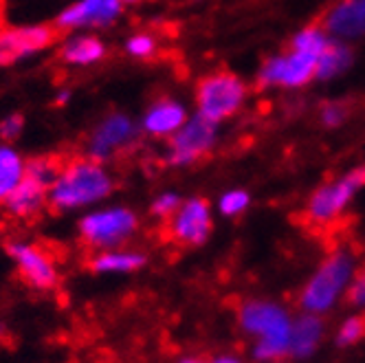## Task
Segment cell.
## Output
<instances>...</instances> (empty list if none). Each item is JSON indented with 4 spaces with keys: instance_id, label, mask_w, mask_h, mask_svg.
<instances>
[{
    "instance_id": "cell-8",
    "label": "cell",
    "mask_w": 365,
    "mask_h": 363,
    "mask_svg": "<svg viewBox=\"0 0 365 363\" xmlns=\"http://www.w3.org/2000/svg\"><path fill=\"white\" fill-rule=\"evenodd\" d=\"M312 80H317V58L291 46L286 53L264 60L257 71V82L264 88L295 91L310 84Z\"/></svg>"
},
{
    "instance_id": "cell-13",
    "label": "cell",
    "mask_w": 365,
    "mask_h": 363,
    "mask_svg": "<svg viewBox=\"0 0 365 363\" xmlns=\"http://www.w3.org/2000/svg\"><path fill=\"white\" fill-rule=\"evenodd\" d=\"M121 5V0H77L58 16L56 27L60 31L108 27L119 18Z\"/></svg>"
},
{
    "instance_id": "cell-18",
    "label": "cell",
    "mask_w": 365,
    "mask_h": 363,
    "mask_svg": "<svg viewBox=\"0 0 365 363\" xmlns=\"http://www.w3.org/2000/svg\"><path fill=\"white\" fill-rule=\"evenodd\" d=\"M148 257L141 251H130V249H106L95 253L88 267L95 273H133L145 267Z\"/></svg>"
},
{
    "instance_id": "cell-15",
    "label": "cell",
    "mask_w": 365,
    "mask_h": 363,
    "mask_svg": "<svg viewBox=\"0 0 365 363\" xmlns=\"http://www.w3.org/2000/svg\"><path fill=\"white\" fill-rule=\"evenodd\" d=\"M187 111L185 106L172 97H161L152 101L143 119H141V128L143 133L156 139H170L178 128L187 121Z\"/></svg>"
},
{
    "instance_id": "cell-33",
    "label": "cell",
    "mask_w": 365,
    "mask_h": 363,
    "mask_svg": "<svg viewBox=\"0 0 365 363\" xmlns=\"http://www.w3.org/2000/svg\"><path fill=\"white\" fill-rule=\"evenodd\" d=\"M68 97H71V93H60V95H58V99H56V101H58V103H60V106H62V103H64V101H66V99H68Z\"/></svg>"
},
{
    "instance_id": "cell-1",
    "label": "cell",
    "mask_w": 365,
    "mask_h": 363,
    "mask_svg": "<svg viewBox=\"0 0 365 363\" xmlns=\"http://www.w3.org/2000/svg\"><path fill=\"white\" fill-rule=\"evenodd\" d=\"M115 180L101 161L93 157H71L48 190V205L56 212H71L106 198Z\"/></svg>"
},
{
    "instance_id": "cell-5",
    "label": "cell",
    "mask_w": 365,
    "mask_h": 363,
    "mask_svg": "<svg viewBox=\"0 0 365 363\" xmlns=\"http://www.w3.org/2000/svg\"><path fill=\"white\" fill-rule=\"evenodd\" d=\"M363 180H365V174L350 172V174L336 176L322 183L306 200V207H304L306 220L315 227H328L336 223L352 205L356 192L363 185Z\"/></svg>"
},
{
    "instance_id": "cell-6",
    "label": "cell",
    "mask_w": 365,
    "mask_h": 363,
    "mask_svg": "<svg viewBox=\"0 0 365 363\" xmlns=\"http://www.w3.org/2000/svg\"><path fill=\"white\" fill-rule=\"evenodd\" d=\"M139 229V218L128 207H110L86 214L80 220V240L95 251L117 249L128 242Z\"/></svg>"
},
{
    "instance_id": "cell-17",
    "label": "cell",
    "mask_w": 365,
    "mask_h": 363,
    "mask_svg": "<svg viewBox=\"0 0 365 363\" xmlns=\"http://www.w3.org/2000/svg\"><path fill=\"white\" fill-rule=\"evenodd\" d=\"M324 332L326 328L322 315H312V313L297 315L291 326V357L308 359L310 354H315L324 342Z\"/></svg>"
},
{
    "instance_id": "cell-11",
    "label": "cell",
    "mask_w": 365,
    "mask_h": 363,
    "mask_svg": "<svg viewBox=\"0 0 365 363\" xmlns=\"http://www.w3.org/2000/svg\"><path fill=\"white\" fill-rule=\"evenodd\" d=\"M60 29L56 24H31V27H0V66H9L22 58L56 42Z\"/></svg>"
},
{
    "instance_id": "cell-12",
    "label": "cell",
    "mask_w": 365,
    "mask_h": 363,
    "mask_svg": "<svg viewBox=\"0 0 365 363\" xmlns=\"http://www.w3.org/2000/svg\"><path fill=\"white\" fill-rule=\"evenodd\" d=\"M7 251L18 267L20 277L27 282L31 289L51 291L58 287L60 273H58L53 255L48 251L29 242H9Z\"/></svg>"
},
{
    "instance_id": "cell-32",
    "label": "cell",
    "mask_w": 365,
    "mask_h": 363,
    "mask_svg": "<svg viewBox=\"0 0 365 363\" xmlns=\"http://www.w3.org/2000/svg\"><path fill=\"white\" fill-rule=\"evenodd\" d=\"M180 363H210V361H202L198 357H185V359H180Z\"/></svg>"
},
{
    "instance_id": "cell-21",
    "label": "cell",
    "mask_w": 365,
    "mask_h": 363,
    "mask_svg": "<svg viewBox=\"0 0 365 363\" xmlns=\"http://www.w3.org/2000/svg\"><path fill=\"white\" fill-rule=\"evenodd\" d=\"M22 176H24L22 157L14 148L0 145V205L7 200V196L14 192Z\"/></svg>"
},
{
    "instance_id": "cell-25",
    "label": "cell",
    "mask_w": 365,
    "mask_h": 363,
    "mask_svg": "<svg viewBox=\"0 0 365 363\" xmlns=\"http://www.w3.org/2000/svg\"><path fill=\"white\" fill-rule=\"evenodd\" d=\"M361 339H365V315H352V317L344 319L334 334V344L341 348L354 346Z\"/></svg>"
},
{
    "instance_id": "cell-34",
    "label": "cell",
    "mask_w": 365,
    "mask_h": 363,
    "mask_svg": "<svg viewBox=\"0 0 365 363\" xmlns=\"http://www.w3.org/2000/svg\"><path fill=\"white\" fill-rule=\"evenodd\" d=\"M123 5H137V3H143V0H121Z\"/></svg>"
},
{
    "instance_id": "cell-10",
    "label": "cell",
    "mask_w": 365,
    "mask_h": 363,
    "mask_svg": "<svg viewBox=\"0 0 365 363\" xmlns=\"http://www.w3.org/2000/svg\"><path fill=\"white\" fill-rule=\"evenodd\" d=\"M139 126L123 113H113L103 119L88 139V157L97 161L117 159L137 143Z\"/></svg>"
},
{
    "instance_id": "cell-28",
    "label": "cell",
    "mask_w": 365,
    "mask_h": 363,
    "mask_svg": "<svg viewBox=\"0 0 365 363\" xmlns=\"http://www.w3.org/2000/svg\"><path fill=\"white\" fill-rule=\"evenodd\" d=\"M348 117V108L344 103H336V101H330V103H324L322 111H319V121L326 126V128H339Z\"/></svg>"
},
{
    "instance_id": "cell-31",
    "label": "cell",
    "mask_w": 365,
    "mask_h": 363,
    "mask_svg": "<svg viewBox=\"0 0 365 363\" xmlns=\"http://www.w3.org/2000/svg\"><path fill=\"white\" fill-rule=\"evenodd\" d=\"M210 363H242L240 357H233V354H220L216 359H212Z\"/></svg>"
},
{
    "instance_id": "cell-16",
    "label": "cell",
    "mask_w": 365,
    "mask_h": 363,
    "mask_svg": "<svg viewBox=\"0 0 365 363\" xmlns=\"http://www.w3.org/2000/svg\"><path fill=\"white\" fill-rule=\"evenodd\" d=\"M46 203H48V188L42 185L34 176L24 174L20 178V183L14 188V192L3 203V207L7 210L9 216L27 220V218L38 216L44 210Z\"/></svg>"
},
{
    "instance_id": "cell-22",
    "label": "cell",
    "mask_w": 365,
    "mask_h": 363,
    "mask_svg": "<svg viewBox=\"0 0 365 363\" xmlns=\"http://www.w3.org/2000/svg\"><path fill=\"white\" fill-rule=\"evenodd\" d=\"M64 161L66 159L58 157V154H44V157H36L24 163V174L34 176L36 180H40L42 185H46L51 190V185L56 183L58 174L62 172Z\"/></svg>"
},
{
    "instance_id": "cell-20",
    "label": "cell",
    "mask_w": 365,
    "mask_h": 363,
    "mask_svg": "<svg viewBox=\"0 0 365 363\" xmlns=\"http://www.w3.org/2000/svg\"><path fill=\"white\" fill-rule=\"evenodd\" d=\"M103 56H106V46L93 36H75L66 40L60 48V58L66 64H75V66L97 64Z\"/></svg>"
},
{
    "instance_id": "cell-19",
    "label": "cell",
    "mask_w": 365,
    "mask_h": 363,
    "mask_svg": "<svg viewBox=\"0 0 365 363\" xmlns=\"http://www.w3.org/2000/svg\"><path fill=\"white\" fill-rule=\"evenodd\" d=\"M354 64V51L350 42L341 40H330V44L322 51L317 58V80H336V77L346 75Z\"/></svg>"
},
{
    "instance_id": "cell-30",
    "label": "cell",
    "mask_w": 365,
    "mask_h": 363,
    "mask_svg": "<svg viewBox=\"0 0 365 363\" xmlns=\"http://www.w3.org/2000/svg\"><path fill=\"white\" fill-rule=\"evenodd\" d=\"M22 128H24V117L22 115L16 113V115L5 117L3 121H0V139H5V141L16 139L22 133Z\"/></svg>"
},
{
    "instance_id": "cell-24",
    "label": "cell",
    "mask_w": 365,
    "mask_h": 363,
    "mask_svg": "<svg viewBox=\"0 0 365 363\" xmlns=\"http://www.w3.org/2000/svg\"><path fill=\"white\" fill-rule=\"evenodd\" d=\"M251 205V196L247 190H240V188H233V190H227L220 198H218V212L225 216V218H238L242 216Z\"/></svg>"
},
{
    "instance_id": "cell-4",
    "label": "cell",
    "mask_w": 365,
    "mask_h": 363,
    "mask_svg": "<svg viewBox=\"0 0 365 363\" xmlns=\"http://www.w3.org/2000/svg\"><path fill=\"white\" fill-rule=\"evenodd\" d=\"M249 97V86L231 71H214L196 84V113L214 123H222L238 115Z\"/></svg>"
},
{
    "instance_id": "cell-2",
    "label": "cell",
    "mask_w": 365,
    "mask_h": 363,
    "mask_svg": "<svg viewBox=\"0 0 365 363\" xmlns=\"http://www.w3.org/2000/svg\"><path fill=\"white\" fill-rule=\"evenodd\" d=\"M238 322L240 328L255 339V361L271 363L291 354L293 317L282 304L271 300H249L238 310Z\"/></svg>"
},
{
    "instance_id": "cell-23",
    "label": "cell",
    "mask_w": 365,
    "mask_h": 363,
    "mask_svg": "<svg viewBox=\"0 0 365 363\" xmlns=\"http://www.w3.org/2000/svg\"><path fill=\"white\" fill-rule=\"evenodd\" d=\"M330 36L324 27H317V24H308V27H302L293 40H291V48H297V51H304V53H310L319 58L322 51L330 44Z\"/></svg>"
},
{
    "instance_id": "cell-14",
    "label": "cell",
    "mask_w": 365,
    "mask_h": 363,
    "mask_svg": "<svg viewBox=\"0 0 365 363\" xmlns=\"http://www.w3.org/2000/svg\"><path fill=\"white\" fill-rule=\"evenodd\" d=\"M324 29L341 42L365 38V0H336L324 16Z\"/></svg>"
},
{
    "instance_id": "cell-7",
    "label": "cell",
    "mask_w": 365,
    "mask_h": 363,
    "mask_svg": "<svg viewBox=\"0 0 365 363\" xmlns=\"http://www.w3.org/2000/svg\"><path fill=\"white\" fill-rule=\"evenodd\" d=\"M218 143V123L200 117H187L168 141V163L176 168L194 165L212 154Z\"/></svg>"
},
{
    "instance_id": "cell-3",
    "label": "cell",
    "mask_w": 365,
    "mask_h": 363,
    "mask_svg": "<svg viewBox=\"0 0 365 363\" xmlns=\"http://www.w3.org/2000/svg\"><path fill=\"white\" fill-rule=\"evenodd\" d=\"M354 273L356 260L348 249L328 253L304 284L299 293L302 310L312 315H326L348 293Z\"/></svg>"
},
{
    "instance_id": "cell-9",
    "label": "cell",
    "mask_w": 365,
    "mask_h": 363,
    "mask_svg": "<svg viewBox=\"0 0 365 363\" xmlns=\"http://www.w3.org/2000/svg\"><path fill=\"white\" fill-rule=\"evenodd\" d=\"M168 223V236L182 247H198L205 245L212 236L214 216L212 207L205 198L194 196L178 205V210L165 220Z\"/></svg>"
},
{
    "instance_id": "cell-26",
    "label": "cell",
    "mask_w": 365,
    "mask_h": 363,
    "mask_svg": "<svg viewBox=\"0 0 365 363\" xmlns=\"http://www.w3.org/2000/svg\"><path fill=\"white\" fill-rule=\"evenodd\" d=\"M156 48H159V44H156V38L150 36V34H135L133 38H128L125 42V51L128 56H133L137 60H150L156 56Z\"/></svg>"
},
{
    "instance_id": "cell-35",
    "label": "cell",
    "mask_w": 365,
    "mask_h": 363,
    "mask_svg": "<svg viewBox=\"0 0 365 363\" xmlns=\"http://www.w3.org/2000/svg\"><path fill=\"white\" fill-rule=\"evenodd\" d=\"M271 363H279V361H271Z\"/></svg>"
},
{
    "instance_id": "cell-29",
    "label": "cell",
    "mask_w": 365,
    "mask_h": 363,
    "mask_svg": "<svg viewBox=\"0 0 365 363\" xmlns=\"http://www.w3.org/2000/svg\"><path fill=\"white\" fill-rule=\"evenodd\" d=\"M348 302L356 308H365V267L356 269L352 282H350V289H348Z\"/></svg>"
},
{
    "instance_id": "cell-27",
    "label": "cell",
    "mask_w": 365,
    "mask_h": 363,
    "mask_svg": "<svg viewBox=\"0 0 365 363\" xmlns=\"http://www.w3.org/2000/svg\"><path fill=\"white\" fill-rule=\"evenodd\" d=\"M182 200H180V196L178 194H174V192H163V194H159L154 198V203H152V216H156V218H161V220H168L176 210H178V205H180Z\"/></svg>"
}]
</instances>
